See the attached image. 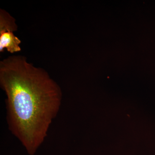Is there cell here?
I'll list each match as a JSON object with an SVG mask.
<instances>
[{"instance_id":"obj_1","label":"cell","mask_w":155,"mask_h":155,"mask_svg":"<svg viewBox=\"0 0 155 155\" xmlns=\"http://www.w3.org/2000/svg\"><path fill=\"white\" fill-rule=\"evenodd\" d=\"M0 86L7 97L9 130L33 155L60 110L61 87L45 69L22 55L0 61Z\"/></svg>"},{"instance_id":"obj_2","label":"cell","mask_w":155,"mask_h":155,"mask_svg":"<svg viewBox=\"0 0 155 155\" xmlns=\"http://www.w3.org/2000/svg\"><path fill=\"white\" fill-rule=\"evenodd\" d=\"M17 29L16 19L6 10L0 9V52L5 49L11 54L21 51V40L14 33Z\"/></svg>"}]
</instances>
